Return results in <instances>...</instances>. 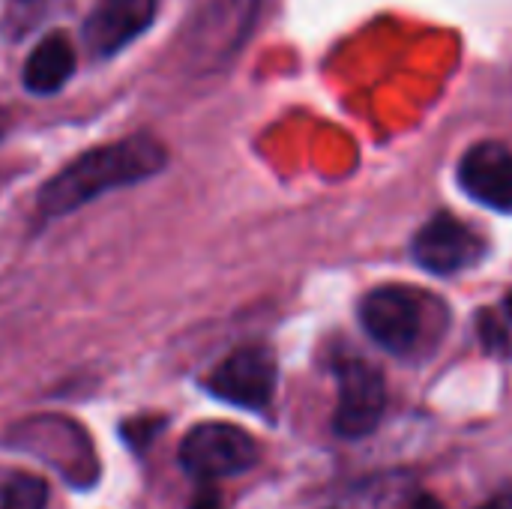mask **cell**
Here are the masks:
<instances>
[{"mask_svg": "<svg viewBox=\"0 0 512 509\" xmlns=\"http://www.w3.org/2000/svg\"><path fill=\"white\" fill-rule=\"evenodd\" d=\"M72 72H75V51L60 33H54V36H45L30 51L21 78L30 93L45 96V93H57L69 81Z\"/></svg>", "mask_w": 512, "mask_h": 509, "instance_id": "8fae6325", "label": "cell"}, {"mask_svg": "<svg viewBox=\"0 0 512 509\" xmlns=\"http://www.w3.org/2000/svg\"><path fill=\"white\" fill-rule=\"evenodd\" d=\"M336 381H339V402L333 414L336 435L351 441L372 435L387 408L384 375L360 357H345L336 363Z\"/></svg>", "mask_w": 512, "mask_h": 509, "instance_id": "8992f818", "label": "cell"}, {"mask_svg": "<svg viewBox=\"0 0 512 509\" xmlns=\"http://www.w3.org/2000/svg\"><path fill=\"white\" fill-rule=\"evenodd\" d=\"M486 252H489L486 237L477 228L456 219L453 213L432 216L414 234L411 243L414 261L435 276H456L462 270H471L486 258Z\"/></svg>", "mask_w": 512, "mask_h": 509, "instance_id": "52a82bcc", "label": "cell"}, {"mask_svg": "<svg viewBox=\"0 0 512 509\" xmlns=\"http://www.w3.org/2000/svg\"><path fill=\"white\" fill-rule=\"evenodd\" d=\"M189 509H222V495L213 483H201L198 495L192 498Z\"/></svg>", "mask_w": 512, "mask_h": 509, "instance_id": "9a60e30c", "label": "cell"}, {"mask_svg": "<svg viewBox=\"0 0 512 509\" xmlns=\"http://www.w3.org/2000/svg\"><path fill=\"white\" fill-rule=\"evenodd\" d=\"M258 0H189L180 45L189 69H222L252 33Z\"/></svg>", "mask_w": 512, "mask_h": 509, "instance_id": "3957f363", "label": "cell"}, {"mask_svg": "<svg viewBox=\"0 0 512 509\" xmlns=\"http://www.w3.org/2000/svg\"><path fill=\"white\" fill-rule=\"evenodd\" d=\"M0 135H3V111H0Z\"/></svg>", "mask_w": 512, "mask_h": 509, "instance_id": "ac0fdd59", "label": "cell"}, {"mask_svg": "<svg viewBox=\"0 0 512 509\" xmlns=\"http://www.w3.org/2000/svg\"><path fill=\"white\" fill-rule=\"evenodd\" d=\"M480 339L489 354L512 357V294L480 312Z\"/></svg>", "mask_w": 512, "mask_h": 509, "instance_id": "7c38bea8", "label": "cell"}, {"mask_svg": "<svg viewBox=\"0 0 512 509\" xmlns=\"http://www.w3.org/2000/svg\"><path fill=\"white\" fill-rule=\"evenodd\" d=\"M462 189L483 207L512 213V147L504 141H480L459 162Z\"/></svg>", "mask_w": 512, "mask_h": 509, "instance_id": "9c48e42d", "label": "cell"}, {"mask_svg": "<svg viewBox=\"0 0 512 509\" xmlns=\"http://www.w3.org/2000/svg\"><path fill=\"white\" fill-rule=\"evenodd\" d=\"M168 162L165 144L150 135H129L81 153L60 174H54L36 198L39 219H60L102 198L111 189L135 186L156 177Z\"/></svg>", "mask_w": 512, "mask_h": 509, "instance_id": "6da1fadb", "label": "cell"}, {"mask_svg": "<svg viewBox=\"0 0 512 509\" xmlns=\"http://www.w3.org/2000/svg\"><path fill=\"white\" fill-rule=\"evenodd\" d=\"M276 357L264 345H246L228 354L204 381V387L237 408L267 411L276 393Z\"/></svg>", "mask_w": 512, "mask_h": 509, "instance_id": "ba28073f", "label": "cell"}, {"mask_svg": "<svg viewBox=\"0 0 512 509\" xmlns=\"http://www.w3.org/2000/svg\"><path fill=\"white\" fill-rule=\"evenodd\" d=\"M405 509H444V507H441L432 495H417V498H414V501H411Z\"/></svg>", "mask_w": 512, "mask_h": 509, "instance_id": "e0dca14e", "label": "cell"}, {"mask_svg": "<svg viewBox=\"0 0 512 509\" xmlns=\"http://www.w3.org/2000/svg\"><path fill=\"white\" fill-rule=\"evenodd\" d=\"M6 444L57 468L72 486H93L99 477V462L90 438L84 435L81 426L63 417H36L18 423L6 435Z\"/></svg>", "mask_w": 512, "mask_h": 509, "instance_id": "277c9868", "label": "cell"}, {"mask_svg": "<svg viewBox=\"0 0 512 509\" xmlns=\"http://www.w3.org/2000/svg\"><path fill=\"white\" fill-rule=\"evenodd\" d=\"M258 462V444L231 423H201L180 444V465L198 483L234 477Z\"/></svg>", "mask_w": 512, "mask_h": 509, "instance_id": "5b68a950", "label": "cell"}, {"mask_svg": "<svg viewBox=\"0 0 512 509\" xmlns=\"http://www.w3.org/2000/svg\"><path fill=\"white\" fill-rule=\"evenodd\" d=\"M360 324L387 354L417 363L444 342L450 309L423 288L381 285L360 300Z\"/></svg>", "mask_w": 512, "mask_h": 509, "instance_id": "7a4b0ae2", "label": "cell"}, {"mask_svg": "<svg viewBox=\"0 0 512 509\" xmlns=\"http://www.w3.org/2000/svg\"><path fill=\"white\" fill-rule=\"evenodd\" d=\"M156 15V0H96L84 21V42L93 54L111 57L138 39Z\"/></svg>", "mask_w": 512, "mask_h": 509, "instance_id": "30bf717a", "label": "cell"}, {"mask_svg": "<svg viewBox=\"0 0 512 509\" xmlns=\"http://www.w3.org/2000/svg\"><path fill=\"white\" fill-rule=\"evenodd\" d=\"M159 426H162L159 420H135L126 426V438H129V444L141 447L153 438V432H159Z\"/></svg>", "mask_w": 512, "mask_h": 509, "instance_id": "5bb4252c", "label": "cell"}, {"mask_svg": "<svg viewBox=\"0 0 512 509\" xmlns=\"http://www.w3.org/2000/svg\"><path fill=\"white\" fill-rule=\"evenodd\" d=\"M48 486L33 474H18L3 486L0 509H45Z\"/></svg>", "mask_w": 512, "mask_h": 509, "instance_id": "4fadbf2b", "label": "cell"}, {"mask_svg": "<svg viewBox=\"0 0 512 509\" xmlns=\"http://www.w3.org/2000/svg\"><path fill=\"white\" fill-rule=\"evenodd\" d=\"M480 509H512V489H504V492H498L492 501H486Z\"/></svg>", "mask_w": 512, "mask_h": 509, "instance_id": "2e32d148", "label": "cell"}]
</instances>
